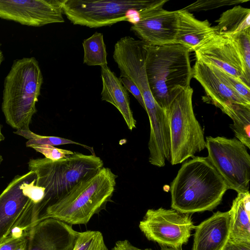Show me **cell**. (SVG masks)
Masks as SVG:
<instances>
[{"instance_id":"obj_19","label":"cell","mask_w":250,"mask_h":250,"mask_svg":"<svg viewBox=\"0 0 250 250\" xmlns=\"http://www.w3.org/2000/svg\"><path fill=\"white\" fill-rule=\"evenodd\" d=\"M229 211L230 218L229 238L250 241L249 191L238 193Z\"/></svg>"},{"instance_id":"obj_20","label":"cell","mask_w":250,"mask_h":250,"mask_svg":"<svg viewBox=\"0 0 250 250\" xmlns=\"http://www.w3.org/2000/svg\"><path fill=\"white\" fill-rule=\"evenodd\" d=\"M214 26L216 34L230 35L250 27V9L236 5L224 12Z\"/></svg>"},{"instance_id":"obj_9","label":"cell","mask_w":250,"mask_h":250,"mask_svg":"<svg viewBox=\"0 0 250 250\" xmlns=\"http://www.w3.org/2000/svg\"><path fill=\"white\" fill-rule=\"evenodd\" d=\"M208 158L226 183L238 193L249 191L250 155L247 147L234 138H206Z\"/></svg>"},{"instance_id":"obj_28","label":"cell","mask_w":250,"mask_h":250,"mask_svg":"<svg viewBox=\"0 0 250 250\" xmlns=\"http://www.w3.org/2000/svg\"><path fill=\"white\" fill-rule=\"evenodd\" d=\"M29 147L42 154L45 158L53 161L66 158L74 153L71 150L59 148L53 146L47 145H31Z\"/></svg>"},{"instance_id":"obj_1","label":"cell","mask_w":250,"mask_h":250,"mask_svg":"<svg viewBox=\"0 0 250 250\" xmlns=\"http://www.w3.org/2000/svg\"><path fill=\"white\" fill-rule=\"evenodd\" d=\"M228 189L208 157L194 156L183 164L170 184L171 207L188 214L210 211Z\"/></svg>"},{"instance_id":"obj_30","label":"cell","mask_w":250,"mask_h":250,"mask_svg":"<svg viewBox=\"0 0 250 250\" xmlns=\"http://www.w3.org/2000/svg\"><path fill=\"white\" fill-rule=\"evenodd\" d=\"M127 91L130 92L145 110V105L142 94L137 85L129 79L125 77L119 78Z\"/></svg>"},{"instance_id":"obj_21","label":"cell","mask_w":250,"mask_h":250,"mask_svg":"<svg viewBox=\"0 0 250 250\" xmlns=\"http://www.w3.org/2000/svg\"><path fill=\"white\" fill-rule=\"evenodd\" d=\"M233 121L230 125L237 139L250 148V105L236 104L226 114Z\"/></svg>"},{"instance_id":"obj_12","label":"cell","mask_w":250,"mask_h":250,"mask_svg":"<svg viewBox=\"0 0 250 250\" xmlns=\"http://www.w3.org/2000/svg\"><path fill=\"white\" fill-rule=\"evenodd\" d=\"M63 0H0V18L40 27L64 22Z\"/></svg>"},{"instance_id":"obj_18","label":"cell","mask_w":250,"mask_h":250,"mask_svg":"<svg viewBox=\"0 0 250 250\" xmlns=\"http://www.w3.org/2000/svg\"><path fill=\"white\" fill-rule=\"evenodd\" d=\"M101 74L102 100L113 105L122 114L128 129L132 130L136 128V121L130 106L127 90L107 65L101 67Z\"/></svg>"},{"instance_id":"obj_32","label":"cell","mask_w":250,"mask_h":250,"mask_svg":"<svg viewBox=\"0 0 250 250\" xmlns=\"http://www.w3.org/2000/svg\"><path fill=\"white\" fill-rule=\"evenodd\" d=\"M127 240H120L115 243L112 250H139Z\"/></svg>"},{"instance_id":"obj_10","label":"cell","mask_w":250,"mask_h":250,"mask_svg":"<svg viewBox=\"0 0 250 250\" xmlns=\"http://www.w3.org/2000/svg\"><path fill=\"white\" fill-rule=\"evenodd\" d=\"M139 228L148 240L161 247L179 248L188 242L195 226L191 214L160 208L148 209Z\"/></svg>"},{"instance_id":"obj_29","label":"cell","mask_w":250,"mask_h":250,"mask_svg":"<svg viewBox=\"0 0 250 250\" xmlns=\"http://www.w3.org/2000/svg\"><path fill=\"white\" fill-rule=\"evenodd\" d=\"M27 236L9 239L0 244V250H26Z\"/></svg>"},{"instance_id":"obj_16","label":"cell","mask_w":250,"mask_h":250,"mask_svg":"<svg viewBox=\"0 0 250 250\" xmlns=\"http://www.w3.org/2000/svg\"><path fill=\"white\" fill-rule=\"evenodd\" d=\"M229 211H217L195 226L191 250H222L229 238Z\"/></svg>"},{"instance_id":"obj_22","label":"cell","mask_w":250,"mask_h":250,"mask_svg":"<svg viewBox=\"0 0 250 250\" xmlns=\"http://www.w3.org/2000/svg\"><path fill=\"white\" fill-rule=\"evenodd\" d=\"M83 62L89 66L107 65L106 46L102 33L96 32L83 42Z\"/></svg>"},{"instance_id":"obj_7","label":"cell","mask_w":250,"mask_h":250,"mask_svg":"<svg viewBox=\"0 0 250 250\" xmlns=\"http://www.w3.org/2000/svg\"><path fill=\"white\" fill-rule=\"evenodd\" d=\"M193 90L177 87L171 92L167 115L170 136V162L182 163L206 148L204 131L194 115Z\"/></svg>"},{"instance_id":"obj_25","label":"cell","mask_w":250,"mask_h":250,"mask_svg":"<svg viewBox=\"0 0 250 250\" xmlns=\"http://www.w3.org/2000/svg\"><path fill=\"white\" fill-rule=\"evenodd\" d=\"M73 250H108L104 236L98 230L80 232Z\"/></svg>"},{"instance_id":"obj_3","label":"cell","mask_w":250,"mask_h":250,"mask_svg":"<svg viewBox=\"0 0 250 250\" xmlns=\"http://www.w3.org/2000/svg\"><path fill=\"white\" fill-rule=\"evenodd\" d=\"M117 177L110 168L103 167L94 176L80 182L48 206L40 221L52 218L71 226L87 224L111 200Z\"/></svg>"},{"instance_id":"obj_8","label":"cell","mask_w":250,"mask_h":250,"mask_svg":"<svg viewBox=\"0 0 250 250\" xmlns=\"http://www.w3.org/2000/svg\"><path fill=\"white\" fill-rule=\"evenodd\" d=\"M146 0H63L62 11L74 25L89 28L110 26L121 21L134 24L141 12L157 2Z\"/></svg>"},{"instance_id":"obj_24","label":"cell","mask_w":250,"mask_h":250,"mask_svg":"<svg viewBox=\"0 0 250 250\" xmlns=\"http://www.w3.org/2000/svg\"><path fill=\"white\" fill-rule=\"evenodd\" d=\"M14 133L22 136L28 140L26 143L27 147H29L31 145H47L54 146L65 144H75L82 146L89 149L92 154H95L93 148L65 138L55 136H42L34 133L30 130H17V131L14 132Z\"/></svg>"},{"instance_id":"obj_13","label":"cell","mask_w":250,"mask_h":250,"mask_svg":"<svg viewBox=\"0 0 250 250\" xmlns=\"http://www.w3.org/2000/svg\"><path fill=\"white\" fill-rule=\"evenodd\" d=\"M195 53L196 60L213 65L250 87L239 55L227 35L215 34Z\"/></svg>"},{"instance_id":"obj_27","label":"cell","mask_w":250,"mask_h":250,"mask_svg":"<svg viewBox=\"0 0 250 250\" xmlns=\"http://www.w3.org/2000/svg\"><path fill=\"white\" fill-rule=\"evenodd\" d=\"M249 0H199L183 8L190 12L208 11L225 6L241 4Z\"/></svg>"},{"instance_id":"obj_2","label":"cell","mask_w":250,"mask_h":250,"mask_svg":"<svg viewBox=\"0 0 250 250\" xmlns=\"http://www.w3.org/2000/svg\"><path fill=\"white\" fill-rule=\"evenodd\" d=\"M28 165L29 169L36 174V185L45 188L44 198L37 207V223L48 206L104 167L103 161L95 154L79 152L56 161L46 158L30 159Z\"/></svg>"},{"instance_id":"obj_26","label":"cell","mask_w":250,"mask_h":250,"mask_svg":"<svg viewBox=\"0 0 250 250\" xmlns=\"http://www.w3.org/2000/svg\"><path fill=\"white\" fill-rule=\"evenodd\" d=\"M206 63L209 66L213 72L219 77L226 84L236 92L245 100L250 102V86L215 66L208 63Z\"/></svg>"},{"instance_id":"obj_23","label":"cell","mask_w":250,"mask_h":250,"mask_svg":"<svg viewBox=\"0 0 250 250\" xmlns=\"http://www.w3.org/2000/svg\"><path fill=\"white\" fill-rule=\"evenodd\" d=\"M226 35L233 42L240 58L245 76L250 82V27Z\"/></svg>"},{"instance_id":"obj_14","label":"cell","mask_w":250,"mask_h":250,"mask_svg":"<svg viewBox=\"0 0 250 250\" xmlns=\"http://www.w3.org/2000/svg\"><path fill=\"white\" fill-rule=\"evenodd\" d=\"M79 233L71 225L52 218L45 219L31 229L26 250H73Z\"/></svg>"},{"instance_id":"obj_6","label":"cell","mask_w":250,"mask_h":250,"mask_svg":"<svg viewBox=\"0 0 250 250\" xmlns=\"http://www.w3.org/2000/svg\"><path fill=\"white\" fill-rule=\"evenodd\" d=\"M146 71L151 94L165 112L171 91L190 86L192 67L188 50L179 44H146Z\"/></svg>"},{"instance_id":"obj_34","label":"cell","mask_w":250,"mask_h":250,"mask_svg":"<svg viewBox=\"0 0 250 250\" xmlns=\"http://www.w3.org/2000/svg\"><path fill=\"white\" fill-rule=\"evenodd\" d=\"M143 250H151L150 249H145ZM161 250H182V248H173L171 247H161Z\"/></svg>"},{"instance_id":"obj_15","label":"cell","mask_w":250,"mask_h":250,"mask_svg":"<svg viewBox=\"0 0 250 250\" xmlns=\"http://www.w3.org/2000/svg\"><path fill=\"white\" fill-rule=\"evenodd\" d=\"M192 77L204 89V102L213 104L225 114L236 104L250 105V102L226 84L205 62L196 61Z\"/></svg>"},{"instance_id":"obj_4","label":"cell","mask_w":250,"mask_h":250,"mask_svg":"<svg viewBox=\"0 0 250 250\" xmlns=\"http://www.w3.org/2000/svg\"><path fill=\"white\" fill-rule=\"evenodd\" d=\"M43 76L34 57L15 60L4 81L1 109L6 122L16 130H30Z\"/></svg>"},{"instance_id":"obj_33","label":"cell","mask_w":250,"mask_h":250,"mask_svg":"<svg viewBox=\"0 0 250 250\" xmlns=\"http://www.w3.org/2000/svg\"><path fill=\"white\" fill-rule=\"evenodd\" d=\"M1 128H2V125L0 124V143L1 141H3L5 139L4 135H3V134L1 132ZM2 161H3L2 156L0 154V165L1 163V162H2Z\"/></svg>"},{"instance_id":"obj_35","label":"cell","mask_w":250,"mask_h":250,"mask_svg":"<svg viewBox=\"0 0 250 250\" xmlns=\"http://www.w3.org/2000/svg\"><path fill=\"white\" fill-rule=\"evenodd\" d=\"M4 56L3 53L0 49V65H1L2 62L4 61Z\"/></svg>"},{"instance_id":"obj_31","label":"cell","mask_w":250,"mask_h":250,"mask_svg":"<svg viewBox=\"0 0 250 250\" xmlns=\"http://www.w3.org/2000/svg\"><path fill=\"white\" fill-rule=\"evenodd\" d=\"M222 250H250V241L229 238Z\"/></svg>"},{"instance_id":"obj_11","label":"cell","mask_w":250,"mask_h":250,"mask_svg":"<svg viewBox=\"0 0 250 250\" xmlns=\"http://www.w3.org/2000/svg\"><path fill=\"white\" fill-rule=\"evenodd\" d=\"M167 0L158 1L144 10L139 21L132 24L130 30L146 44L162 46L175 43L177 32V11L163 8Z\"/></svg>"},{"instance_id":"obj_17","label":"cell","mask_w":250,"mask_h":250,"mask_svg":"<svg viewBox=\"0 0 250 250\" xmlns=\"http://www.w3.org/2000/svg\"><path fill=\"white\" fill-rule=\"evenodd\" d=\"M177 32L175 44L186 47L189 52H195L216 33L214 26L208 20L200 21L191 12L183 8L177 10Z\"/></svg>"},{"instance_id":"obj_5","label":"cell","mask_w":250,"mask_h":250,"mask_svg":"<svg viewBox=\"0 0 250 250\" xmlns=\"http://www.w3.org/2000/svg\"><path fill=\"white\" fill-rule=\"evenodd\" d=\"M33 170L18 175L0 194V244L13 238L27 237L37 224L38 205L45 188L36 185Z\"/></svg>"}]
</instances>
